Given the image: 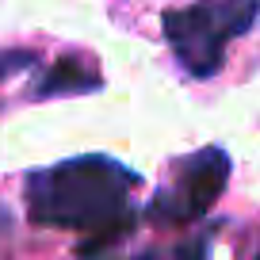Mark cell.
I'll use <instances>...</instances> for the list:
<instances>
[{
  "label": "cell",
  "mask_w": 260,
  "mask_h": 260,
  "mask_svg": "<svg viewBox=\"0 0 260 260\" xmlns=\"http://www.w3.org/2000/svg\"><path fill=\"white\" fill-rule=\"evenodd\" d=\"M230 180V153L222 146H207L180 165L169 191L153 199V218L161 222H195L214 207Z\"/></svg>",
  "instance_id": "3"
},
{
  "label": "cell",
  "mask_w": 260,
  "mask_h": 260,
  "mask_svg": "<svg viewBox=\"0 0 260 260\" xmlns=\"http://www.w3.org/2000/svg\"><path fill=\"white\" fill-rule=\"evenodd\" d=\"M35 61H39V54H31V50H4L0 54V84L8 81V77L23 73V69H31Z\"/></svg>",
  "instance_id": "5"
},
{
  "label": "cell",
  "mask_w": 260,
  "mask_h": 260,
  "mask_svg": "<svg viewBox=\"0 0 260 260\" xmlns=\"http://www.w3.org/2000/svg\"><path fill=\"white\" fill-rule=\"evenodd\" d=\"M100 84H104V77H100V69H92L84 57H57L54 65L46 69V77L39 81V96L50 100V96H69V92H96Z\"/></svg>",
  "instance_id": "4"
},
{
  "label": "cell",
  "mask_w": 260,
  "mask_h": 260,
  "mask_svg": "<svg viewBox=\"0 0 260 260\" xmlns=\"http://www.w3.org/2000/svg\"><path fill=\"white\" fill-rule=\"evenodd\" d=\"M169 260H211V241H207V237H191V241H184Z\"/></svg>",
  "instance_id": "6"
},
{
  "label": "cell",
  "mask_w": 260,
  "mask_h": 260,
  "mask_svg": "<svg viewBox=\"0 0 260 260\" xmlns=\"http://www.w3.org/2000/svg\"><path fill=\"white\" fill-rule=\"evenodd\" d=\"M260 16V0H199L165 16V39L191 77L218 73L230 42Z\"/></svg>",
  "instance_id": "2"
},
{
  "label": "cell",
  "mask_w": 260,
  "mask_h": 260,
  "mask_svg": "<svg viewBox=\"0 0 260 260\" xmlns=\"http://www.w3.org/2000/svg\"><path fill=\"white\" fill-rule=\"evenodd\" d=\"M134 172L115 157L84 153L61 165L31 172L27 180V214L39 226L115 234L126 226V203Z\"/></svg>",
  "instance_id": "1"
}]
</instances>
